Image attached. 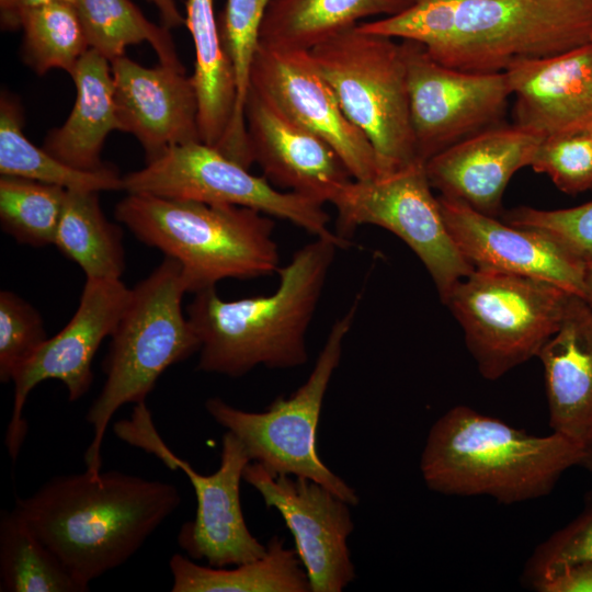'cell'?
Here are the masks:
<instances>
[{
    "label": "cell",
    "instance_id": "1",
    "mask_svg": "<svg viewBox=\"0 0 592 592\" xmlns=\"http://www.w3.org/2000/svg\"><path fill=\"white\" fill-rule=\"evenodd\" d=\"M357 26L419 42L445 66L496 73L519 59L592 43V0H412L395 15Z\"/></svg>",
    "mask_w": 592,
    "mask_h": 592
},
{
    "label": "cell",
    "instance_id": "2",
    "mask_svg": "<svg viewBox=\"0 0 592 592\" xmlns=\"http://www.w3.org/2000/svg\"><path fill=\"white\" fill-rule=\"evenodd\" d=\"M180 503L170 482L84 470L52 478L13 509L88 591L133 557Z\"/></svg>",
    "mask_w": 592,
    "mask_h": 592
},
{
    "label": "cell",
    "instance_id": "3",
    "mask_svg": "<svg viewBox=\"0 0 592 592\" xmlns=\"http://www.w3.org/2000/svg\"><path fill=\"white\" fill-rule=\"evenodd\" d=\"M340 237H316L280 267L274 293L225 300L215 287L195 293L187 318L200 342L197 369L241 377L259 365L293 368L308 361L306 333Z\"/></svg>",
    "mask_w": 592,
    "mask_h": 592
},
{
    "label": "cell",
    "instance_id": "4",
    "mask_svg": "<svg viewBox=\"0 0 592 592\" xmlns=\"http://www.w3.org/2000/svg\"><path fill=\"white\" fill-rule=\"evenodd\" d=\"M571 467L592 470V449L555 432L531 435L467 406L434 422L420 460L429 489L505 504L549 493Z\"/></svg>",
    "mask_w": 592,
    "mask_h": 592
},
{
    "label": "cell",
    "instance_id": "5",
    "mask_svg": "<svg viewBox=\"0 0 592 592\" xmlns=\"http://www.w3.org/2000/svg\"><path fill=\"white\" fill-rule=\"evenodd\" d=\"M115 218L143 243L181 264L187 293L281 267L274 221L253 208L127 194Z\"/></svg>",
    "mask_w": 592,
    "mask_h": 592
},
{
    "label": "cell",
    "instance_id": "6",
    "mask_svg": "<svg viewBox=\"0 0 592 592\" xmlns=\"http://www.w3.org/2000/svg\"><path fill=\"white\" fill-rule=\"evenodd\" d=\"M185 293L182 266L170 257L132 288L111 335L104 385L86 415L92 428L84 453L90 474L102 471V444L115 412L126 403L145 402L168 367L200 351V339L182 311Z\"/></svg>",
    "mask_w": 592,
    "mask_h": 592
},
{
    "label": "cell",
    "instance_id": "7",
    "mask_svg": "<svg viewBox=\"0 0 592 592\" xmlns=\"http://www.w3.org/2000/svg\"><path fill=\"white\" fill-rule=\"evenodd\" d=\"M309 53L346 117L369 140L378 177L420 161L400 43L355 26Z\"/></svg>",
    "mask_w": 592,
    "mask_h": 592
},
{
    "label": "cell",
    "instance_id": "8",
    "mask_svg": "<svg viewBox=\"0 0 592 592\" xmlns=\"http://www.w3.org/2000/svg\"><path fill=\"white\" fill-rule=\"evenodd\" d=\"M571 295L546 281L474 269L442 301L460 325L481 376L494 380L537 357Z\"/></svg>",
    "mask_w": 592,
    "mask_h": 592
},
{
    "label": "cell",
    "instance_id": "9",
    "mask_svg": "<svg viewBox=\"0 0 592 592\" xmlns=\"http://www.w3.org/2000/svg\"><path fill=\"white\" fill-rule=\"evenodd\" d=\"M357 307L358 297L331 327L307 380L288 397H277L261 412L238 409L219 397L205 402L208 414L241 442L251 462L259 463L272 476L289 475L319 482L350 505H356L360 498L321 460L316 433L323 398L340 364L343 341Z\"/></svg>",
    "mask_w": 592,
    "mask_h": 592
},
{
    "label": "cell",
    "instance_id": "10",
    "mask_svg": "<svg viewBox=\"0 0 592 592\" xmlns=\"http://www.w3.org/2000/svg\"><path fill=\"white\" fill-rule=\"evenodd\" d=\"M113 431L119 440L153 455L172 470H182L189 478L196 497V512L177 536L187 557L221 568L264 556L266 545L249 531L240 502V482L251 459L232 433L226 431L223 435L218 469L203 475L164 443L146 402L135 405L130 418L117 421Z\"/></svg>",
    "mask_w": 592,
    "mask_h": 592
},
{
    "label": "cell",
    "instance_id": "11",
    "mask_svg": "<svg viewBox=\"0 0 592 592\" xmlns=\"http://www.w3.org/2000/svg\"><path fill=\"white\" fill-rule=\"evenodd\" d=\"M432 189L418 161L387 175L352 179L330 203L338 214V236L346 239L363 225L389 230L417 254L443 299L474 267L453 241Z\"/></svg>",
    "mask_w": 592,
    "mask_h": 592
},
{
    "label": "cell",
    "instance_id": "12",
    "mask_svg": "<svg viewBox=\"0 0 592 592\" xmlns=\"http://www.w3.org/2000/svg\"><path fill=\"white\" fill-rule=\"evenodd\" d=\"M127 194L208 204L237 205L289 220L315 237L337 236L328 228L323 203L281 191L263 175L203 141L173 147L137 171L123 177Z\"/></svg>",
    "mask_w": 592,
    "mask_h": 592
},
{
    "label": "cell",
    "instance_id": "13",
    "mask_svg": "<svg viewBox=\"0 0 592 592\" xmlns=\"http://www.w3.org/2000/svg\"><path fill=\"white\" fill-rule=\"evenodd\" d=\"M417 155H435L503 123L511 89L504 72L475 73L445 66L419 42L401 39Z\"/></svg>",
    "mask_w": 592,
    "mask_h": 592
},
{
    "label": "cell",
    "instance_id": "14",
    "mask_svg": "<svg viewBox=\"0 0 592 592\" xmlns=\"http://www.w3.org/2000/svg\"><path fill=\"white\" fill-rule=\"evenodd\" d=\"M132 288L121 280L87 278L79 306L69 322L48 338L14 375L13 406L4 443L14 462L27 433L23 411L29 394L47 379L60 380L69 401L84 396L93 382L92 361L107 337L114 332Z\"/></svg>",
    "mask_w": 592,
    "mask_h": 592
},
{
    "label": "cell",
    "instance_id": "15",
    "mask_svg": "<svg viewBox=\"0 0 592 592\" xmlns=\"http://www.w3.org/2000/svg\"><path fill=\"white\" fill-rule=\"evenodd\" d=\"M243 480L283 517L312 592H341L355 579L348 546L354 523L346 501L308 478L272 476L255 462L246 466Z\"/></svg>",
    "mask_w": 592,
    "mask_h": 592
},
{
    "label": "cell",
    "instance_id": "16",
    "mask_svg": "<svg viewBox=\"0 0 592 592\" xmlns=\"http://www.w3.org/2000/svg\"><path fill=\"white\" fill-rule=\"evenodd\" d=\"M250 88L328 143L354 180L378 177L377 159L369 140L346 117L309 50L260 43L251 67Z\"/></svg>",
    "mask_w": 592,
    "mask_h": 592
},
{
    "label": "cell",
    "instance_id": "17",
    "mask_svg": "<svg viewBox=\"0 0 592 592\" xmlns=\"http://www.w3.org/2000/svg\"><path fill=\"white\" fill-rule=\"evenodd\" d=\"M437 198L453 241L474 269L546 281L587 300L582 260L535 230L499 221L455 198Z\"/></svg>",
    "mask_w": 592,
    "mask_h": 592
},
{
    "label": "cell",
    "instance_id": "18",
    "mask_svg": "<svg viewBox=\"0 0 592 592\" xmlns=\"http://www.w3.org/2000/svg\"><path fill=\"white\" fill-rule=\"evenodd\" d=\"M111 69L121 130L138 139L146 163L173 147L202 141L196 91L185 69L148 68L125 55L112 60Z\"/></svg>",
    "mask_w": 592,
    "mask_h": 592
},
{
    "label": "cell",
    "instance_id": "19",
    "mask_svg": "<svg viewBox=\"0 0 592 592\" xmlns=\"http://www.w3.org/2000/svg\"><path fill=\"white\" fill-rule=\"evenodd\" d=\"M246 123L253 160L270 182L325 204L353 179L328 143L251 88Z\"/></svg>",
    "mask_w": 592,
    "mask_h": 592
},
{
    "label": "cell",
    "instance_id": "20",
    "mask_svg": "<svg viewBox=\"0 0 592 592\" xmlns=\"http://www.w3.org/2000/svg\"><path fill=\"white\" fill-rule=\"evenodd\" d=\"M504 73L514 96V124L544 138L592 128V43L515 60Z\"/></svg>",
    "mask_w": 592,
    "mask_h": 592
},
{
    "label": "cell",
    "instance_id": "21",
    "mask_svg": "<svg viewBox=\"0 0 592 592\" xmlns=\"http://www.w3.org/2000/svg\"><path fill=\"white\" fill-rule=\"evenodd\" d=\"M543 136L516 124L486 128L429 159L425 172L440 195L497 217L515 172L531 166Z\"/></svg>",
    "mask_w": 592,
    "mask_h": 592
},
{
    "label": "cell",
    "instance_id": "22",
    "mask_svg": "<svg viewBox=\"0 0 592 592\" xmlns=\"http://www.w3.org/2000/svg\"><path fill=\"white\" fill-rule=\"evenodd\" d=\"M549 426L592 449V305L571 295L556 332L539 350Z\"/></svg>",
    "mask_w": 592,
    "mask_h": 592
},
{
    "label": "cell",
    "instance_id": "23",
    "mask_svg": "<svg viewBox=\"0 0 592 592\" xmlns=\"http://www.w3.org/2000/svg\"><path fill=\"white\" fill-rule=\"evenodd\" d=\"M70 76L76 86L73 107L66 122L48 134L43 148L72 168L99 170L104 167L101 151L107 135L121 130L111 62L89 48Z\"/></svg>",
    "mask_w": 592,
    "mask_h": 592
},
{
    "label": "cell",
    "instance_id": "24",
    "mask_svg": "<svg viewBox=\"0 0 592 592\" xmlns=\"http://www.w3.org/2000/svg\"><path fill=\"white\" fill-rule=\"evenodd\" d=\"M185 13V25L195 50L192 79L197 96L201 140L225 155L235 113L236 86L221 43L214 0H186Z\"/></svg>",
    "mask_w": 592,
    "mask_h": 592
},
{
    "label": "cell",
    "instance_id": "25",
    "mask_svg": "<svg viewBox=\"0 0 592 592\" xmlns=\"http://www.w3.org/2000/svg\"><path fill=\"white\" fill-rule=\"evenodd\" d=\"M411 3L412 0H273L262 22L260 43L310 50L366 18L395 15Z\"/></svg>",
    "mask_w": 592,
    "mask_h": 592
},
{
    "label": "cell",
    "instance_id": "26",
    "mask_svg": "<svg viewBox=\"0 0 592 592\" xmlns=\"http://www.w3.org/2000/svg\"><path fill=\"white\" fill-rule=\"evenodd\" d=\"M172 592H309L307 572L296 549L273 536L261 558L234 568L202 566L174 554L169 560Z\"/></svg>",
    "mask_w": 592,
    "mask_h": 592
},
{
    "label": "cell",
    "instance_id": "27",
    "mask_svg": "<svg viewBox=\"0 0 592 592\" xmlns=\"http://www.w3.org/2000/svg\"><path fill=\"white\" fill-rule=\"evenodd\" d=\"M0 173L66 190L98 193L124 190L123 177L114 169L106 166L94 171L76 169L31 143L23 133L20 102L4 92L0 99Z\"/></svg>",
    "mask_w": 592,
    "mask_h": 592
},
{
    "label": "cell",
    "instance_id": "28",
    "mask_svg": "<svg viewBox=\"0 0 592 592\" xmlns=\"http://www.w3.org/2000/svg\"><path fill=\"white\" fill-rule=\"evenodd\" d=\"M122 238L121 228L106 219L98 192L68 190L54 244L87 278L121 280Z\"/></svg>",
    "mask_w": 592,
    "mask_h": 592
},
{
    "label": "cell",
    "instance_id": "29",
    "mask_svg": "<svg viewBox=\"0 0 592 592\" xmlns=\"http://www.w3.org/2000/svg\"><path fill=\"white\" fill-rule=\"evenodd\" d=\"M1 592H86L14 510L0 515Z\"/></svg>",
    "mask_w": 592,
    "mask_h": 592
},
{
    "label": "cell",
    "instance_id": "30",
    "mask_svg": "<svg viewBox=\"0 0 592 592\" xmlns=\"http://www.w3.org/2000/svg\"><path fill=\"white\" fill-rule=\"evenodd\" d=\"M272 1L227 0L218 18L221 43L231 64L236 86L235 113L225 156L246 168L254 162L246 123L250 73L260 45L262 22Z\"/></svg>",
    "mask_w": 592,
    "mask_h": 592
},
{
    "label": "cell",
    "instance_id": "31",
    "mask_svg": "<svg viewBox=\"0 0 592 592\" xmlns=\"http://www.w3.org/2000/svg\"><path fill=\"white\" fill-rule=\"evenodd\" d=\"M90 48L110 62L147 42L162 65L184 69L169 29L150 22L130 0H73Z\"/></svg>",
    "mask_w": 592,
    "mask_h": 592
},
{
    "label": "cell",
    "instance_id": "32",
    "mask_svg": "<svg viewBox=\"0 0 592 592\" xmlns=\"http://www.w3.org/2000/svg\"><path fill=\"white\" fill-rule=\"evenodd\" d=\"M23 59L37 73L62 69L72 73L90 48L73 2L54 1L23 12Z\"/></svg>",
    "mask_w": 592,
    "mask_h": 592
},
{
    "label": "cell",
    "instance_id": "33",
    "mask_svg": "<svg viewBox=\"0 0 592 592\" xmlns=\"http://www.w3.org/2000/svg\"><path fill=\"white\" fill-rule=\"evenodd\" d=\"M67 192L68 190L58 185L1 175L2 230L22 244H54Z\"/></svg>",
    "mask_w": 592,
    "mask_h": 592
},
{
    "label": "cell",
    "instance_id": "34",
    "mask_svg": "<svg viewBox=\"0 0 592 592\" xmlns=\"http://www.w3.org/2000/svg\"><path fill=\"white\" fill-rule=\"evenodd\" d=\"M47 339L41 314L13 292L1 291L0 380L12 382Z\"/></svg>",
    "mask_w": 592,
    "mask_h": 592
},
{
    "label": "cell",
    "instance_id": "35",
    "mask_svg": "<svg viewBox=\"0 0 592 592\" xmlns=\"http://www.w3.org/2000/svg\"><path fill=\"white\" fill-rule=\"evenodd\" d=\"M530 167L548 175L563 193L592 189V135L582 132L543 138Z\"/></svg>",
    "mask_w": 592,
    "mask_h": 592
},
{
    "label": "cell",
    "instance_id": "36",
    "mask_svg": "<svg viewBox=\"0 0 592 592\" xmlns=\"http://www.w3.org/2000/svg\"><path fill=\"white\" fill-rule=\"evenodd\" d=\"M503 221L545 235L583 262L592 255V201L551 210L520 206L506 212Z\"/></svg>",
    "mask_w": 592,
    "mask_h": 592
},
{
    "label": "cell",
    "instance_id": "37",
    "mask_svg": "<svg viewBox=\"0 0 592 592\" xmlns=\"http://www.w3.org/2000/svg\"><path fill=\"white\" fill-rule=\"evenodd\" d=\"M580 561H592V502L576 520L538 547L531 561V580Z\"/></svg>",
    "mask_w": 592,
    "mask_h": 592
},
{
    "label": "cell",
    "instance_id": "38",
    "mask_svg": "<svg viewBox=\"0 0 592 592\" xmlns=\"http://www.w3.org/2000/svg\"><path fill=\"white\" fill-rule=\"evenodd\" d=\"M540 592H592V561L562 566L532 580Z\"/></svg>",
    "mask_w": 592,
    "mask_h": 592
},
{
    "label": "cell",
    "instance_id": "39",
    "mask_svg": "<svg viewBox=\"0 0 592 592\" xmlns=\"http://www.w3.org/2000/svg\"><path fill=\"white\" fill-rule=\"evenodd\" d=\"M54 1L73 2V0H0L2 29H19V19L23 12Z\"/></svg>",
    "mask_w": 592,
    "mask_h": 592
},
{
    "label": "cell",
    "instance_id": "40",
    "mask_svg": "<svg viewBox=\"0 0 592 592\" xmlns=\"http://www.w3.org/2000/svg\"><path fill=\"white\" fill-rule=\"evenodd\" d=\"M152 3L160 16L161 25L173 29L185 24V18L180 13L174 0H147Z\"/></svg>",
    "mask_w": 592,
    "mask_h": 592
},
{
    "label": "cell",
    "instance_id": "41",
    "mask_svg": "<svg viewBox=\"0 0 592 592\" xmlns=\"http://www.w3.org/2000/svg\"><path fill=\"white\" fill-rule=\"evenodd\" d=\"M584 284L587 300L592 305V255L584 262Z\"/></svg>",
    "mask_w": 592,
    "mask_h": 592
},
{
    "label": "cell",
    "instance_id": "42",
    "mask_svg": "<svg viewBox=\"0 0 592 592\" xmlns=\"http://www.w3.org/2000/svg\"><path fill=\"white\" fill-rule=\"evenodd\" d=\"M591 135H592V128L590 130H588Z\"/></svg>",
    "mask_w": 592,
    "mask_h": 592
}]
</instances>
